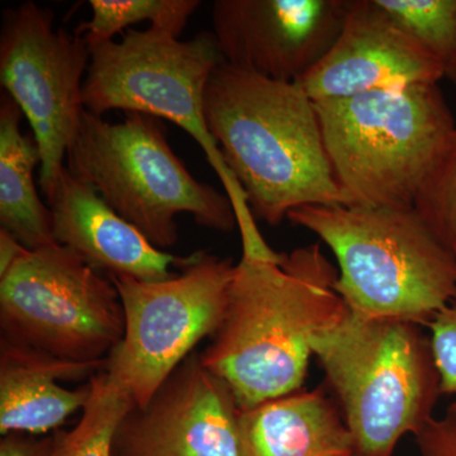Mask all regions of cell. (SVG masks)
<instances>
[{"label": "cell", "mask_w": 456, "mask_h": 456, "mask_svg": "<svg viewBox=\"0 0 456 456\" xmlns=\"http://www.w3.org/2000/svg\"><path fill=\"white\" fill-rule=\"evenodd\" d=\"M338 278L317 242L288 254L242 253L224 321L200 354L240 410L301 391L314 336L346 311Z\"/></svg>", "instance_id": "6da1fadb"}, {"label": "cell", "mask_w": 456, "mask_h": 456, "mask_svg": "<svg viewBox=\"0 0 456 456\" xmlns=\"http://www.w3.org/2000/svg\"><path fill=\"white\" fill-rule=\"evenodd\" d=\"M204 113L254 217L277 226L305 206H350L330 164L316 103L298 83L221 62Z\"/></svg>", "instance_id": "7a4b0ae2"}, {"label": "cell", "mask_w": 456, "mask_h": 456, "mask_svg": "<svg viewBox=\"0 0 456 456\" xmlns=\"http://www.w3.org/2000/svg\"><path fill=\"white\" fill-rule=\"evenodd\" d=\"M287 218L334 253L350 310L430 325L456 299V260L415 208L305 206Z\"/></svg>", "instance_id": "3957f363"}, {"label": "cell", "mask_w": 456, "mask_h": 456, "mask_svg": "<svg viewBox=\"0 0 456 456\" xmlns=\"http://www.w3.org/2000/svg\"><path fill=\"white\" fill-rule=\"evenodd\" d=\"M312 353L335 392L356 454L392 456L441 395L431 340L419 326L350 310L314 336Z\"/></svg>", "instance_id": "277c9868"}, {"label": "cell", "mask_w": 456, "mask_h": 456, "mask_svg": "<svg viewBox=\"0 0 456 456\" xmlns=\"http://www.w3.org/2000/svg\"><path fill=\"white\" fill-rule=\"evenodd\" d=\"M314 103L330 164L350 206L413 208L456 130L439 86Z\"/></svg>", "instance_id": "5b68a950"}, {"label": "cell", "mask_w": 456, "mask_h": 456, "mask_svg": "<svg viewBox=\"0 0 456 456\" xmlns=\"http://www.w3.org/2000/svg\"><path fill=\"white\" fill-rule=\"evenodd\" d=\"M66 167L160 250L178 242L180 213L218 232L237 226L230 198L189 173L163 123L149 114L126 112L110 123L86 110Z\"/></svg>", "instance_id": "8992f818"}, {"label": "cell", "mask_w": 456, "mask_h": 456, "mask_svg": "<svg viewBox=\"0 0 456 456\" xmlns=\"http://www.w3.org/2000/svg\"><path fill=\"white\" fill-rule=\"evenodd\" d=\"M83 86L86 110L103 117L110 110L149 114L178 125L203 150L235 209L242 244L263 239L241 185L224 163L208 130L204 94L209 77L224 62L213 33L180 41L171 33L127 29L121 40L89 47Z\"/></svg>", "instance_id": "52a82bcc"}, {"label": "cell", "mask_w": 456, "mask_h": 456, "mask_svg": "<svg viewBox=\"0 0 456 456\" xmlns=\"http://www.w3.org/2000/svg\"><path fill=\"white\" fill-rule=\"evenodd\" d=\"M2 338L82 364H106L125 334L121 297L59 244L27 250L0 278Z\"/></svg>", "instance_id": "ba28073f"}, {"label": "cell", "mask_w": 456, "mask_h": 456, "mask_svg": "<svg viewBox=\"0 0 456 456\" xmlns=\"http://www.w3.org/2000/svg\"><path fill=\"white\" fill-rule=\"evenodd\" d=\"M235 266L198 251L165 281L110 278L121 297L125 334L103 371L136 406L146 404L197 345L220 329Z\"/></svg>", "instance_id": "9c48e42d"}, {"label": "cell", "mask_w": 456, "mask_h": 456, "mask_svg": "<svg viewBox=\"0 0 456 456\" xmlns=\"http://www.w3.org/2000/svg\"><path fill=\"white\" fill-rule=\"evenodd\" d=\"M53 20L51 9L26 2L4 12L0 33V82L31 126L45 196L64 169L79 131L90 64L82 36L55 28Z\"/></svg>", "instance_id": "30bf717a"}, {"label": "cell", "mask_w": 456, "mask_h": 456, "mask_svg": "<svg viewBox=\"0 0 456 456\" xmlns=\"http://www.w3.org/2000/svg\"><path fill=\"white\" fill-rule=\"evenodd\" d=\"M235 395L194 351L123 417L113 456H242Z\"/></svg>", "instance_id": "8fae6325"}, {"label": "cell", "mask_w": 456, "mask_h": 456, "mask_svg": "<svg viewBox=\"0 0 456 456\" xmlns=\"http://www.w3.org/2000/svg\"><path fill=\"white\" fill-rule=\"evenodd\" d=\"M351 0H216L213 36L224 61L297 83L340 35Z\"/></svg>", "instance_id": "7c38bea8"}, {"label": "cell", "mask_w": 456, "mask_h": 456, "mask_svg": "<svg viewBox=\"0 0 456 456\" xmlns=\"http://www.w3.org/2000/svg\"><path fill=\"white\" fill-rule=\"evenodd\" d=\"M445 68L374 0H351L340 35L299 82L314 102L439 86Z\"/></svg>", "instance_id": "4fadbf2b"}, {"label": "cell", "mask_w": 456, "mask_h": 456, "mask_svg": "<svg viewBox=\"0 0 456 456\" xmlns=\"http://www.w3.org/2000/svg\"><path fill=\"white\" fill-rule=\"evenodd\" d=\"M45 197L57 244L108 278L165 281L176 274L171 269L182 268L188 259L152 245L66 165Z\"/></svg>", "instance_id": "5bb4252c"}, {"label": "cell", "mask_w": 456, "mask_h": 456, "mask_svg": "<svg viewBox=\"0 0 456 456\" xmlns=\"http://www.w3.org/2000/svg\"><path fill=\"white\" fill-rule=\"evenodd\" d=\"M102 364H82L2 338L0 344V432L3 436L45 434L83 411L92 383L66 389L59 380H79L103 370Z\"/></svg>", "instance_id": "9a60e30c"}, {"label": "cell", "mask_w": 456, "mask_h": 456, "mask_svg": "<svg viewBox=\"0 0 456 456\" xmlns=\"http://www.w3.org/2000/svg\"><path fill=\"white\" fill-rule=\"evenodd\" d=\"M242 456H353L355 444L323 391H298L240 410Z\"/></svg>", "instance_id": "2e32d148"}, {"label": "cell", "mask_w": 456, "mask_h": 456, "mask_svg": "<svg viewBox=\"0 0 456 456\" xmlns=\"http://www.w3.org/2000/svg\"><path fill=\"white\" fill-rule=\"evenodd\" d=\"M22 110L7 93L0 99V224L28 250L56 245L49 206L38 197L35 170L41 154L20 131Z\"/></svg>", "instance_id": "e0dca14e"}, {"label": "cell", "mask_w": 456, "mask_h": 456, "mask_svg": "<svg viewBox=\"0 0 456 456\" xmlns=\"http://www.w3.org/2000/svg\"><path fill=\"white\" fill-rule=\"evenodd\" d=\"M92 395L73 430L49 437L45 456H113L117 428L132 407L134 399L107 377L103 370L93 375Z\"/></svg>", "instance_id": "ac0fdd59"}, {"label": "cell", "mask_w": 456, "mask_h": 456, "mask_svg": "<svg viewBox=\"0 0 456 456\" xmlns=\"http://www.w3.org/2000/svg\"><path fill=\"white\" fill-rule=\"evenodd\" d=\"M92 18L77 27L89 47L114 41L131 26L149 20L152 28L179 38L189 18L200 7L198 0H90Z\"/></svg>", "instance_id": "d6986e66"}, {"label": "cell", "mask_w": 456, "mask_h": 456, "mask_svg": "<svg viewBox=\"0 0 456 456\" xmlns=\"http://www.w3.org/2000/svg\"><path fill=\"white\" fill-rule=\"evenodd\" d=\"M389 20L441 65L456 59V0H374Z\"/></svg>", "instance_id": "ffe728a7"}, {"label": "cell", "mask_w": 456, "mask_h": 456, "mask_svg": "<svg viewBox=\"0 0 456 456\" xmlns=\"http://www.w3.org/2000/svg\"><path fill=\"white\" fill-rule=\"evenodd\" d=\"M413 208L456 260V130L419 189Z\"/></svg>", "instance_id": "44dd1931"}, {"label": "cell", "mask_w": 456, "mask_h": 456, "mask_svg": "<svg viewBox=\"0 0 456 456\" xmlns=\"http://www.w3.org/2000/svg\"><path fill=\"white\" fill-rule=\"evenodd\" d=\"M428 326L441 395H456V299L439 312Z\"/></svg>", "instance_id": "7402d4cb"}, {"label": "cell", "mask_w": 456, "mask_h": 456, "mask_svg": "<svg viewBox=\"0 0 456 456\" xmlns=\"http://www.w3.org/2000/svg\"><path fill=\"white\" fill-rule=\"evenodd\" d=\"M415 437L419 456H456V403L428 419Z\"/></svg>", "instance_id": "603a6c76"}, {"label": "cell", "mask_w": 456, "mask_h": 456, "mask_svg": "<svg viewBox=\"0 0 456 456\" xmlns=\"http://www.w3.org/2000/svg\"><path fill=\"white\" fill-rule=\"evenodd\" d=\"M49 437L44 440L33 439L26 434L12 432L0 441V456H45Z\"/></svg>", "instance_id": "cb8c5ba5"}, {"label": "cell", "mask_w": 456, "mask_h": 456, "mask_svg": "<svg viewBox=\"0 0 456 456\" xmlns=\"http://www.w3.org/2000/svg\"><path fill=\"white\" fill-rule=\"evenodd\" d=\"M28 248L17 241L8 231L0 228V278L13 268Z\"/></svg>", "instance_id": "d4e9b609"}, {"label": "cell", "mask_w": 456, "mask_h": 456, "mask_svg": "<svg viewBox=\"0 0 456 456\" xmlns=\"http://www.w3.org/2000/svg\"><path fill=\"white\" fill-rule=\"evenodd\" d=\"M445 77L456 86V59L446 68Z\"/></svg>", "instance_id": "484cf974"}, {"label": "cell", "mask_w": 456, "mask_h": 456, "mask_svg": "<svg viewBox=\"0 0 456 456\" xmlns=\"http://www.w3.org/2000/svg\"><path fill=\"white\" fill-rule=\"evenodd\" d=\"M353 456H362V455H359V454H355V455H353Z\"/></svg>", "instance_id": "4316f807"}]
</instances>
